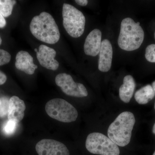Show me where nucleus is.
Here are the masks:
<instances>
[{
    "instance_id": "f257e3e1",
    "label": "nucleus",
    "mask_w": 155,
    "mask_h": 155,
    "mask_svg": "<svg viewBox=\"0 0 155 155\" xmlns=\"http://www.w3.org/2000/svg\"><path fill=\"white\" fill-rule=\"evenodd\" d=\"M31 32L38 40L54 44L60 40V31L52 16L46 12L33 17L30 24Z\"/></svg>"
},
{
    "instance_id": "f03ea898",
    "label": "nucleus",
    "mask_w": 155,
    "mask_h": 155,
    "mask_svg": "<svg viewBox=\"0 0 155 155\" xmlns=\"http://www.w3.org/2000/svg\"><path fill=\"white\" fill-rule=\"evenodd\" d=\"M135 123V117L132 113L126 111L121 113L109 126L108 137L117 146H126L130 143Z\"/></svg>"
},
{
    "instance_id": "7ed1b4c3",
    "label": "nucleus",
    "mask_w": 155,
    "mask_h": 155,
    "mask_svg": "<svg viewBox=\"0 0 155 155\" xmlns=\"http://www.w3.org/2000/svg\"><path fill=\"white\" fill-rule=\"evenodd\" d=\"M144 38V31L139 22H135L130 18L122 20L118 39V45L122 49L128 51L137 49Z\"/></svg>"
},
{
    "instance_id": "20e7f679",
    "label": "nucleus",
    "mask_w": 155,
    "mask_h": 155,
    "mask_svg": "<svg viewBox=\"0 0 155 155\" xmlns=\"http://www.w3.org/2000/svg\"><path fill=\"white\" fill-rule=\"evenodd\" d=\"M63 25L68 34L73 38L79 37L84 32L85 18L81 11L69 4L63 5Z\"/></svg>"
},
{
    "instance_id": "39448f33",
    "label": "nucleus",
    "mask_w": 155,
    "mask_h": 155,
    "mask_svg": "<svg viewBox=\"0 0 155 155\" xmlns=\"http://www.w3.org/2000/svg\"><path fill=\"white\" fill-rule=\"evenodd\" d=\"M45 109L50 117L65 123L74 122L78 116L76 109L63 99L50 100L47 103Z\"/></svg>"
},
{
    "instance_id": "423d86ee",
    "label": "nucleus",
    "mask_w": 155,
    "mask_h": 155,
    "mask_svg": "<svg viewBox=\"0 0 155 155\" xmlns=\"http://www.w3.org/2000/svg\"><path fill=\"white\" fill-rule=\"evenodd\" d=\"M85 146L91 153L101 155H119L118 146L102 133L90 134L86 139Z\"/></svg>"
},
{
    "instance_id": "0eeeda50",
    "label": "nucleus",
    "mask_w": 155,
    "mask_h": 155,
    "mask_svg": "<svg viewBox=\"0 0 155 155\" xmlns=\"http://www.w3.org/2000/svg\"><path fill=\"white\" fill-rule=\"evenodd\" d=\"M56 84L61 87L64 93L70 96L76 97H87L88 92L82 84L76 83L71 75L67 73L58 74L55 77Z\"/></svg>"
},
{
    "instance_id": "6e6552de",
    "label": "nucleus",
    "mask_w": 155,
    "mask_h": 155,
    "mask_svg": "<svg viewBox=\"0 0 155 155\" xmlns=\"http://www.w3.org/2000/svg\"><path fill=\"white\" fill-rule=\"evenodd\" d=\"M35 149L39 155H69L67 147L54 140H41L37 143Z\"/></svg>"
},
{
    "instance_id": "1a4fd4ad",
    "label": "nucleus",
    "mask_w": 155,
    "mask_h": 155,
    "mask_svg": "<svg viewBox=\"0 0 155 155\" xmlns=\"http://www.w3.org/2000/svg\"><path fill=\"white\" fill-rule=\"evenodd\" d=\"M36 53L37 58L42 67L53 71L58 69L59 64L55 59L57 54L55 50L47 46L41 45L39 47L38 52Z\"/></svg>"
},
{
    "instance_id": "9d476101",
    "label": "nucleus",
    "mask_w": 155,
    "mask_h": 155,
    "mask_svg": "<svg viewBox=\"0 0 155 155\" xmlns=\"http://www.w3.org/2000/svg\"><path fill=\"white\" fill-rule=\"evenodd\" d=\"M113 50L110 42L104 39L101 42L99 52L98 69L101 72H107L110 69L113 59Z\"/></svg>"
},
{
    "instance_id": "9b49d317",
    "label": "nucleus",
    "mask_w": 155,
    "mask_h": 155,
    "mask_svg": "<svg viewBox=\"0 0 155 155\" xmlns=\"http://www.w3.org/2000/svg\"><path fill=\"white\" fill-rule=\"evenodd\" d=\"M101 37V31L98 29H94L89 34L84 46V53L86 55L95 57L99 54Z\"/></svg>"
},
{
    "instance_id": "f8f14e48",
    "label": "nucleus",
    "mask_w": 155,
    "mask_h": 155,
    "mask_svg": "<svg viewBox=\"0 0 155 155\" xmlns=\"http://www.w3.org/2000/svg\"><path fill=\"white\" fill-rule=\"evenodd\" d=\"M25 103L19 97L14 96L9 100L8 117L9 120L18 123L24 118Z\"/></svg>"
},
{
    "instance_id": "ddd939ff",
    "label": "nucleus",
    "mask_w": 155,
    "mask_h": 155,
    "mask_svg": "<svg viewBox=\"0 0 155 155\" xmlns=\"http://www.w3.org/2000/svg\"><path fill=\"white\" fill-rule=\"evenodd\" d=\"M15 67L28 75H33L38 67L33 62V58L26 51H20L16 57Z\"/></svg>"
},
{
    "instance_id": "4468645a",
    "label": "nucleus",
    "mask_w": 155,
    "mask_h": 155,
    "mask_svg": "<svg viewBox=\"0 0 155 155\" xmlns=\"http://www.w3.org/2000/svg\"><path fill=\"white\" fill-rule=\"evenodd\" d=\"M136 84L135 81L131 75H127L123 79V84L119 90L120 99L125 103L130 102L133 96Z\"/></svg>"
},
{
    "instance_id": "2eb2a0df",
    "label": "nucleus",
    "mask_w": 155,
    "mask_h": 155,
    "mask_svg": "<svg viewBox=\"0 0 155 155\" xmlns=\"http://www.w3.org/2000/svg\"><path fill=\"white\" fill-rule=\"evenodd\" d=\"M155 92L150 84L143 87L137 91L134 94V98L140 104H146L153 99Z\"/></svg>"
},
{
    "instance_id": "dca6fc26",
    "label": "nucleus",
    "mask_w": 155,
    "mask_h": 155,
    "mask_svg": "<svg viewBox=\"0 0 155 155\" xmlns=\"http://www.w3.org/2000/svg\"><path fill=\"white\" fill-rule=\"evenodd\" d=\"M16 1L14 0H0V13L4 17H9L12 14Z\"/></svg>"
},
{
    "instance_id": "f3484780",
    "label": "nucleus",
    "mask_w": 155,
    "mask_h": 155,
    "mask_svg": "<svg viewBox=\"0 0 155 155\" xmlns=\"http://www.w3.org/2000/svg\"><path fill=\"white\" fill-rule=\"evenodd\" d=\"M9 100L5 97H0V117H5L8 115Z\"/></svg>"
},
{
    "instance_id": "a211bd4d",
    "label": "nucleus",
    "mask_w": 155,
    "mask_h": 155,
    "mask_svg": "<svg viewBox=\"0 0 155 155\" xmlns=\"http://www.w3.org/2000/svg\"><path fill=\"white\" fill-rule=\"evenodd\" d=\"M145 56L149 62L155 63V44L150 45L147 47Z\"/></svg>"
},
{
    "instance_id": "6ab92c4d",
    "label": "nucleus",
    "mask_w": 155,
    "mask_h": 155,
    "mask_svg": "<svg viewBox=\"0 0 155 155\" xmlns=\"http://www.w3.org/2000/svg\"><path fill=\"white\" fill-rule=\"evenodd\" d=\"M17 123L8 120L3 127L4 133L7 135H11L14 133L17 128Z\"/></svg>"
},
{
    "instance_id": "aec40b11",
    "label": "nucleus",
    "mask_w": 155,
    "mask_h": 155,
    "mask_svg": "<svg viewBox=\"0 0 155 155\" xmlns=\"http://www.w3.org/2000/svg\"><path fill=\"white\" fill-rule=\"evenodd\" d=\"M11 60V55L10 53L0 49V66L8 64Z\"/></svg>"
},
{
    "instance_id": "412c9836",
    "label": "nucleus",
    "mask_w": 155,
    "mask_h": 155,
    "mask_svg": "<svg viewBox=\"0 0 155 155\" xmlns=\"http://www.w3.org/2000/svg\"><path fill=\"white\" fill-rule=\"evenodd\" d=\"M7 80V77L5 74L0 71V85H2L5 83Z\"/></svg>"
},
{
    "instance_id": "4be33fe9",
    "label": "nucleus",
    "mask_w": 155,
    "mask_h": 155,
    "mask_svg": "<svg viewBox=\"0 0 155 155\" xmlns=\"http://www.w3.org/2000/svg\"><path fill=\"white\" fill-rule=\"evenodd\" d=\"M6 25V21L5 17L0 13V28L5 27Z\"/></svg>"
},
{
    "instance_id": "5701e85b",
    "label": "nucleus",
    "mask_w": 155,
    "mask_h": 155,
    "mask_svg": "<svg viewBox=\"0 0 155 155\" xmlns=\"http://www.w3.org/2000/svg\"><path fill=\"white\" fill-rule=\"evenodd\" d=\"M75 2L79 5L85 6L88 4V1L87 0H76Z\"/></svg>"
},
{
    "instance_id": "b1692460",
    "label": "nucleus",
    "mask_w": 155,
    "mask_h": 155,
    "mask_svg": "<svg viewBox=\"0 0 155 155\" xmlns=\"http://www.w3.org/2000/svg\"><path fill=\"white\" fill-rule=\"evenodd\" d=\"M152 131L153 134H154L155 135V123L154 125H153V126Z\"/></svg>"
},
{
    "instance_id": "393cba45",
    "label": "nucleus",
    "mask_w": 155,
    "mask_h": 155,
    "mask_svg": "<svg viewBox=\"0 0 155 155\" xmlns=\"http://www.w3.org/2000/svg\"><path fill=\"white\" fill-rule=\"evenodd\" d=\"M152 87L154 91L155 92V81H154V82H153V83H152Z\"/></svg>"
},
{
    "instance_id": "a878e982",
    "label": "nucleus",
    "mask_w": 155,
    "mask_h": 155,
    "mask_svg": "<svg viewBox=\"0 0 155 155\" xmlns=\"http://www.w3.org/2000/svg\"><path fill=\"white\" fill-rule=\"evenodd\" d=\"M2 43V39L1 38V36H0V45H1Z\"/></svg>"
},
{
    "instance_id": "bb28decb",
    "label": "nucleus",
    "mask_w": 155,
    "mask_h": 155,
    "mask_svg": "<svg viewBox=\"0 0 155 155\" xmlns=\"http://www.w3.org/2000/svg\"><path fill=\"white\" fill-rule=\"evenodd\" d=\"M35 52L37 53L38 52V49L35 48Z\"/></svg>"
},
{
    "instance_id": "cd10ccee",
    "label": "nucleus",
    "mask_w": 155,
    "mask_h": 155,
    "mask_svg": "<svg viewBox=\"0 0 155 155\" xmlns=\"http://www.w3.org/2000/svg\"><path fill=\"white\" fill-rule=\"evenodd\" d=\"M153 155H155V151L154 152L153 154Z\"/></svg>"
},
{
    "instance_id": "c85d7f7f",
    "label": "nucleus",
    "mask_w": 155,
    "mask_h": 155,
    "mask_svg": "<svg viewBox=\"0 0 155 155\" xmlns=\"http://www.w3.org/2000/svg\"><path fill=\"white\" fill-rule=\"evenodd\" d=\"M154 108H155V103Z\"/></svg>"
},
{
    "instance_id": "c756f323",
    "label": "nucleus",
    "mask_w": 155,
    "mask_h": 155,
    "mask_svg": "<svg viewBox=\"0 0 155 155\" xmlns=\"http://www.w3.org/2000/svg\"><path fill=\"white\" fill-rule=\"evenodd\" d=\"M154 37H155V34H154Z\"/></svg>"
}]
</instances>
